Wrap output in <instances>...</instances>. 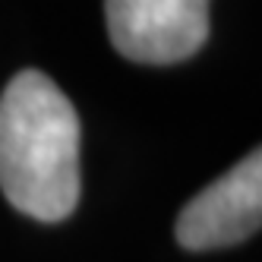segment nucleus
<instances>
[{"instance_id":"1","label":"nucleus","mask_w":262,"mask_h":262,"mask_svg":"<svg viewBox=\"0 0 262 262\" xmlns=\"http://www.w3.org/2000/svg\"><path fill=\"white\" fill-rule=\"evenodd\" d=\"M0 190L35 221H63L79 202V114L41 70L0 95Z\"/></svg>"},{"instance_id":"2","label":"nucleus","mask_w":262,"mask_h":262,"mask_svg":"<svg viewBox=\"0 0 262 262\" xmlns=\"http://www.w3.org/2000/svg\"><path fill=\"white\" fill-rule=\"evenodd\" d=\"M111 45L133 63L190 60L209 41V0H104Z\"/></svg>"},{"instance_id":"3","label":"nucleus","mask_w":262,"mask_h":262,"mask_svg":"<svg viewBox=\"0 0 262 262\" xmlns=\"http://www.w3.org/2000/svg\"><path fill=\"white\" fill-rule=\"evenodd\" d=\"M262 224V152L253 148L224 177L196 193L177 215L174 234L183 250H221L250 240Z\"/></svg>"}]
</instances>
